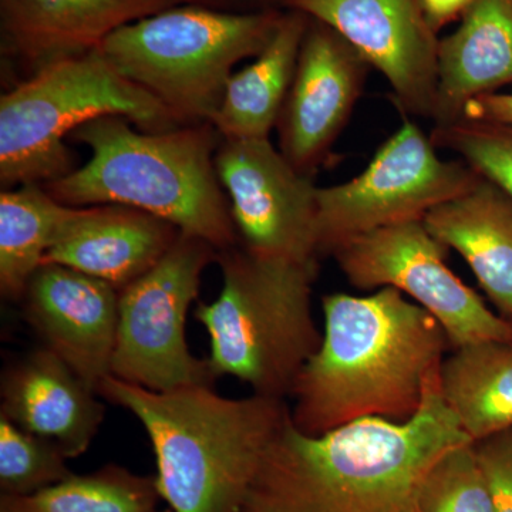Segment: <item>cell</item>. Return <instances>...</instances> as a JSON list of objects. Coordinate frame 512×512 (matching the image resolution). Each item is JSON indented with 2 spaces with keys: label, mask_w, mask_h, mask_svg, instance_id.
Masks as SVG:
<instances>
[{
  "label": "cell",
  "mask_w": 512,
  "mask_h": 512,
  "mask_svg": "<svg viewBox=\"0 0 512 512\" xmlns=\"http://www.w3.org/2000/svg\"><path fill=\"white\" fill-rule=\"evenodd\" d=\"M414 512H417L416 510H414Z\"/></svg>",
  "instance_id": "32"
},
{
  "label": "cell",
  "mask_w": 512,
  "mask_h": 512,
  "mask_svg": "<svg viewBox=\"0 0 512 512\" xmlns=\"http://www.w3.org/2000/svg\"><path fill=\"white\" fill-rule=\"evenodd\" d=\"M322 343L296 377L292 423L320 436L360 419L404 423L450 346L437 319L399 289L322 298Z\"/></svg>",
  "instance_id": "2"
},
{
  "label": "cell",
  "mask_w": 512,
  "mask_h": 512,
  "mask_svg": "<svg viewBox=\"0 0 512 512\" xmlns=\"http://www.w3.org/2000/svg\"><path fill=\"white\" fill-rule=\"evenodd\" d=\"M369 63L335 29L309 20L291 89L279 116V150L315 177L362 96Z\"/></svg>",
  "instance_id": "13"
},
{
  "label": "cell",
  "mask_w": 512,
  "mask_h": 512,
  "mask_svg": "<svg viewBox=\"0 0 512 512\" xmlns=\"http://www.w3.org/2000/svg\"><path fill=\"white\" fill-rule=\"evenodd\" d=\"M217 262L220 295L195 309L210 336L212 375L237 377L254 394L285 400L322 343L312 315L318 262L262 256L239 244L218 251Z\"/></svg>",
  "instance_id": "5"
},
{
  "label": "cell",
  "mask_w": 512,
  "mask_h": 512,
  "mask_svg": "<svg viewBox=\"0 0 512 512\" xmlns=\"http://www.w3.org/2000/svg\"><path fill=\"white\" fill-rule=\"evenodd\" d=\"M282 15L278 9L227 13L173 6L114 30L99 50L185 124L211 123L235 64L268 46Z\"/></svg>",
  "instance_id": "7"
},
{
  "label": "cell",
  "mask_w": 512,
  "mask_h": 512,
  "mask_svg": "<svg viewBox=\"0 0 512 512\" xmlns=\"http://www.w3.org/2000/svg\"><path fill=\"white\" fill-rule=\"evenodd\" d=\"M424 225L470 266L503 318L512 322V198L480 175L463 194L427 212Z\"/></svg>",
  "instance_id": "19"
},
{
  "label": "cell",
  "mask_w": 512,
  "mask_h": 512,
  "mask_svg": "<svg viewBox=\"0 0 512 512\" xmlns=\"http://www.w3.org/2000/svg\"><path fill=\"white\" fill-rule=\"evenodd\" d=\"M461 119L512 126V93H488L468 101Z\"/></svg>",
  "instance_id": "28"
},
{
  "label": "cell",
  "mask_w": 512,
  "mask_h": 512,
  "mask_svg": "<svg viewBox=\"0 0 512 512\" xmlns=\"http://www.w3.org/2000/svg\"><path fill=\"white\" fill-rule=\"evenodd\" d=\"M151 512H173L170 510V508H168V510H165V511H157V510H154V511H151Z\"/></svg>",
  "instance_id": "30"
},
{
  "label": "cell",
  "mask_w": 512,
  "mask_h": 512,
  "mask_svg": "<svg viewBox=\"0 0 512 512\" xmlns=\"http://www.w3.org/2000/svg\"><path fill=\"white\" fill-rule=\"evenodd\" d=\"M99 396L146 429L157 491L173 512H242L266 450L291 414L275 397L228 399L211 386L153 392L114 376Z\"/></svg>",
  "instance_id": "3"
},
{
  "label": "cell",
  "mask_w": 512,
  "mask_h": 512,
  "mask_svg": "<svg viewBox=\"0 0 512 512\" xmlns=\"http://www.w3.org/2000/svg\"><path fill=\"white\" fill-rule=\"evenodd\" d=\"M104 116L150 133L185 126L160 100L121 76L99 47L20 80L0 97V184H49L74 170L64 140Z\"/></svg>",
  "instance_id": "6"
},
{
  "label": "cell",
  "mask_w": 512,
  "mask_h": 512,
  "mask_svg": "<svg viewBox=\"0 0 512 512\" xmlns=\"http://www.w3.org/2000/svg\"><path fill=\"white\" fill-rule=\"evenodd\" d=\"M119 289L59 264H43L30 279L23 301L26 319L45 348L99 394L111 376Z\"/></svg>",
  "instance_id": "14"
},
{
  "label": "cell",
  "mask_w": 512,
  "mask_h": 512,
  "mask_svg": "<svg viewBox=\"0 0 512 512\" xmlns=\"http://www.w3.org/2000/svg\"><path fill=\"white\" fill-rule=\"evenodd\" d=\"M181 231L124 205L76 207L43 264L69 266L123 289L170 251Z\"/></svg>",
  "instance_id": "16"
},
{
  "label": "cell",
  "mask_w": 512,
  "mask_h": 512,
  "mask_svg": "<svg viewBox=\"0 0 512 512\" xmlns=\"http://www.w3.org/2000/svg\"><path fill=\"white\" fill-rule=\"evenodd\" d=\"M434 146L454 151L478 174L512 198V126L461 119L434 128Z\"/></svg>",
  "instance_id": "26"
},
{
  "label": "cell",
  "mask_w": 512,
  "mask_h": 512,
  "mask_svg": "<svg viewBox=\"0 0 512 512\" xmlns=\"http://www.w3.org/2000/svg\"><path fill=\"white\" fill-rule=\"evenodd\" d=\"M474 2L476 0H421L427 20L437 35L451 22L461 20Z\"/></svg>",
  "instance_id": "29"
},
{
  "label": "cell",
  "mask_w": 512,
  "mask_h": 512,
  "mask_svg": "<svg viewBox=\"0 0 512 512\" xmlns=\"http://www.w3.org/2000/svg\"><path fill=\"white\" fill-rule=\"evenodd\" d=\"M74 211L76 207L57 201L39 184L2 191L0 289L5 298H23L30 279Z\"/></svg>",
  "instance_id": "22"
},
{
  "label": "cell",
  "mask_w": 512,
  "mask_h": 512,
  "mask_svg": "<svg viewBox=\"0 0 512 512\" xmlns=\"http://www.w3.org/2000/svg\"><path fill=\"white\" fill-rule=\"evenodd\" d=\"M160 500L154 478L107 466L70 476L35 494L2 495L0 512H151Z\"/></svg>",
  "instance_id": "23"
},
{
  "label": "cell",
  "mask_w": 512,
  "mask_h": 512,
  "mask_svg": "<svg viewBox=\"0 0 512 512\" xmlns=\"http://www.w3.org/2000/svg\"><path fill=\"white\" fill-rule=\"evenodd\" d=\"M309 20L305 13L288 9L255 62L232 74L211 120L222 138H269L291 89Z\"/></svg>",
  "instance_id": "20"
},
{
  "label": "cell",
  "mask_w": 512,
  "mask_h": 512,
  "mask_svg": "<svg viewBox=\"0 0 512 512\" xmlns=\"http://www.w3.org/2000/svg\"><path fill=\"white\" fill-rule=\"evenodd\" d=\"M448 248L423 220L400 222L349 239L332 252L346 279L363 291L396 288L440 323L453 349L512 343V322L495 315L446 265Z\"/></svg>",
  "instance_id": "10"
},
{
  "label": "cell",
  "mask_w": 512,
  "mask_h": 512,
  "mask_svg": "<svg viewBox=\"0 0 512 512\" xmlns=\"http://www.w3.org/2000/svg\"><path fill=\"white\" fill-rule=\"evenodd\" d=\"M215 168L248 251L318 262V190L269 138H222Z\"/></svg>",
  "instance_id": "11"
},
{
  "label": "cell",
  "mask_w": 512,
  "mask_h": 512,
  "mask_svg": "<svg viewBox=\"0 0 512 512\" xmlns=\"http://www.w3.org/2000/svg\"><path fill=\"white\" fill-rule=\"evenodd\" d=\"M72 140L90 148L83 167L43 185L69 207L124 205L170 222L222 251L239 244L227 194L215 168L222 140L211 123L150 133L123 116L77 128Z\"/></svg>",
  "instance_id": "4"
},
{
  "label": "cell",
  "mask_w": 512,
  "mask_h": 512,
  "mask_svg": "<svg viewBox=\"0 0 512 512\" xmlns=\"http://www.w3.org/2000/svg\"><path fill=\"white\" fill-rule=\"evenodd\" d=\"M55 444L20 429L0 414V488L2 495L35 494L73 476Z\"/></svg>",
  "instance_id": "24"
},
{
  "label": "cell",
  "mask_w": 512,
  "mask_h": 512,
  "mask_svg": "<svg viewBox=\"0 0 512 512\" xmlns=\"http://www.w3.org/2000/svg\"><path fill=\"white\" fill-rule=\"evenodd\" d=\"M97 396L43 346L6 367L0 414L76 458L86 453L103 423L104 406Z\"/></svg>",
  "instance_id": "15"
},
{
  "label": "cell",
  "mask_w": 512,
  "mask_h": 512,
  "mask_svg": "<svg viewBox=\"0 0 512 512\" xmlns=\"http://www.w3.org/2000/svg\"><path fill=\"white\" fill-rule=\"evenodd\" d=\"M285 8L335 29L383 74L403 113L433 119L440 37L421 0H288Z\"/></svg>",
  "instance_id": "12"
},
{
  "label": "cell",
  "mask_w": 512,
  "mask_h": 512,
  "mask_svg": "<svg viewBox=\"0 0 512 512\" xmlns=\"http://www.w3.org/2000/svg\"><path fill=\"white\" fill-rule=\"evenodd\" d=\"M478 178L463 160L440 158L431 137L406 119L357 177L319 187V254L332 255L349 239L375 229L423 220Z\"/></svg>",
  "instance_id": "9"
},
{
  "label": "cell",
  "mask_w": 512,
  "mask_h": 512,
  "mask_svg": "<svg viewBox=\"0 0 512 512\" xmlns=\"http://www.w3.org/2000/svg\"><path fill=\"white\" fill-rule=\"evenodd\" d=\"M512 83V0H476L439 42L434 128L463 117L468 101Z\"/></svg>",
  "instance_id": "18"
},
{
  "label": "cell",
  "mask_w": 512,
  "mask_h": 512,
  "mask_svg": "<svg viewBox=\"0 0 512 512\" xmlns=\"http://www.w3.org/2000/svg\"><path fill=\"white\" fill-rule=\"evenodd\" d=\"M184 0H2L3 28L29 76L97 49L114 30ZM28 76V77H29Z\"/></svg>",
  "instance_id": "17"
},
{
  "label": "cell",
  "mask_w": 512,
  "mask_h": 512,
  "mask_svg": "<svg viewBox=\"0 0 512 512\" xmlns=\"http://www.w3.org/2000/svg\"><path fill=\"white\" fill-rule=\"evenodd\" d=\"M281 2H282V5H284V6H285V5H286V2H288V0H281Z\"/></svg>",
  "instance_id": "31"
},
{
  "label": "cell",
  "mask_w": 512,
  "mask_h": 512,
  "mask_svg": "<svg viewBox=\"0 0 512 512\" xmlns=\"http://www.w3.org/2000/svg\"><path fill=\"white\" fill-rule=\"evenodd\" d=\"M218 251L183 234L147 274L119 292V328L111 376L153 392L211 386L207 359L192 355L185 322L201 276Z\"/></svg>",
  "instance_id": "8"
},
{
  "label": "cell",
  "mask_w": 512,
  "mask_h": 512,
  "mask_svg": "<svg viewBox=\"0 0 512 512\" xmlns=\"http://www.w3.org/2000/svg\"><path fill=\"white\" fill-rule=\"evenodd\" d=\"M440 386L474 444L512 429V343L454 349L440 367Z\"/></svg>",
  "instance_id": "21"
},
{
  "label": "cell",
  "mask_w": 512,
  "mask_h": 512,
  "mask_svg": "<svg viewBox=\"0 0 512 512\" xmlns=\"http://www.w3.org/2000/svg\"><path fill=\"white\" fill-rule=\"evenodd\" d=\"M483 467L494 512H512V429L474 444Z\"/></svg>",
  "instance_id": "27"
},
{
  "label": "cell",
  "mask_w": 512,
  "mask_h": 512,
  "mask_svg": "<svg viewBox=\"0 0 512 512\" xmlns=\"http://www.w3.org/2000/svg\"><path fill=\"white\" fill-rule=\"evenodd\" d=\"M440 367L427 377L419 412L404 423L369 417L312 436L289 414L242 512H414L434 464L473 443L444 402Z\"/></svg>",
  "instance_id": "1"
},
{
  "label": "cell",
  "mask_w": 512,
  "mask_h": 512,
  "mask_svg": "<svg viewBox=\"0 0 512 512\" xmlns=\"http://www.w3.org/2000/svg\"><path fill=\"white\" fill-rule=\"evenodd\" d=\"M417 512H494L493 495L474 444L448 451L424 478Z\"/></svg>",
  "instance_id": "25"
}]
</instances>
